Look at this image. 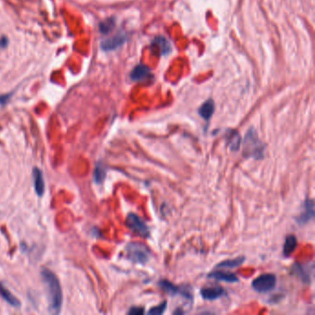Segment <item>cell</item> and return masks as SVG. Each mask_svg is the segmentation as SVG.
Listing matches in <instances>:
<instances>
[{
	"instance_id": "cell-17",
	"label": "cell",
	"mask_w": 315,
	"mask_h": 315,
	"mask_svg": "<svg viewBox=\"0 0 315 315\" xmlns=\"http://www.w3.org/2000/svg\"><path fill=\"white\" fill-rule=\"evenodd\" d=\"M0 295L9 303V305L16 308L20 306V300L14 295H12V293L6 289L2 284H0Z\"/></svg>"
},
{
	"instance_id": "cell-13",
	"label": "cell",
	"mask_w": 315,
	"mask_h": 315,
	"mask_svg": "<svg viewBox=\"0 0 315 315\" xmlns=\"http://www.w3.org/2000/svg\"><path fill=\"white\" fill-rule=\"evenodd\" d=\"M208 278L216 279V280L224 281L228 283H235L238 282V278L235 274L230 272L214 271L211 272L208 275Z\"/></svg>"
},
{
	"instance_id": "cell-3",
	"label": "cell",
	"mask_w": 315,
	"mask_h": 315,
	"mask_svg": "<svg viewBox=\"0 0 315 315\" xmlns=\"http://www.w3.org/2000/svg\"><path fill=\"white\" fill-rule=\"evenodd\" d=\"M126 253L128 258L135 263L144 264L149 261V249L141 243L138 242H131L126 247Z\"/></svg>"
},
{
	"instance_id": "cell-8",
	"label": "cell",
	"mask_w": 315,
	"mask_h": 315,
	"mask_svg": "<svg viewBox=\"0 0 315 315\" xmlns=\"http://www.w3.org/2000/svg\"><path fill=\"white\" fill-rule=\"evenodd\" d=\"M127 40V35L124 33H119L117 35L113 36L112 38H108L106 40H104L101 44L102 48L105 51H111L115 50L116 48L121 46Z\"/></svg>"
},
{
	"instance_id": "cell-24",
	"label": "cell",
	"mask_w": 315,
	"mask_h": 315,
	"mask_svg": "<svg viewBox=\"0 0 315 315\" xmlns=\"http://www.w3.org/2000/svg\"><path fill=\"white\" fill-rule=\"evenodd\" d=\"M9 98V96H2V97H0V104L3 105L5 103H7V101H8Z\"/></svg>"
},
{
	"instance_id": "cell-5",
	"label": "cell",
	"mask_w": 315,
	"mask_h": 315,
	"mask_svg": "<svg viewBox=\"0 0 315 315\" xmlns=\"http://www.w3.org/2000/svg\"><path fill=\"white\" fill-rule=\"evenodd\" d=\"M276 277L273 274H263L253 281V289L259 293H266L275 289Z\"/></svg>"
},
{
	"instance_id": "cell-11",
	"label": "cell",
	"mask_w": 315,
	"mask_h": 315,
	"mask_svg": "<svg viewBox=\"0 0 315 315\" xmlns=\"http://www.w3.org/2000/svg\"><path fill=\"white\" fill-rule=\"evenodd\" d=\"M152 46L155 49L158 48L160 56H165L172 51V46L169 43V41L163 36L156 37L152 42Z\"/></svg>"
},
{
	"instance_id": "cell-18",
	"label": "cell",
	"mask_w": 315,
	"mask_h": 315,
	"mask_svg": "<svg viewBox=\"0 0 315 315\" xmlns=\"http://www.w3.org/2000/svg\"><path fill=\"white\" fill-rule=\"evenodd\" d=\"M245 257L239 256V257H236L235 259H231V260H227V261L221 262L216 267L217 268H235L237 266H240L242 263L245 262Z\"/></svg>"
},
{
	"instance_id": "cell-7",
	"label": "cell",
	"mask_w": 315,
	"mask_h": 315,
	"mask_svg": "<svg viewBox=\"0 0 315 315\" xmlns=\"http://www.w3.org/2000/svg\"><path fill=\"white\" fill-rule=\"evenodd\" d=\"M315 218V202L313 199H307L303 212L298 216L297 221L299 225H305Z\"/></svg>"
},
{
	"instance_id": "cell-20",
	"label": "cell",
	"mask_w": 315,
	"mask_h": 315,
	"mask_svg": "<svg viewBox=\"0 0 315 315\" xmlns=\"http://www.w3.org/2000/svg\"><path fill=\"white\" fill-rule=\"evenodd\" d=\"M105 174H106V171H105V166H103L102 163H98L94 173L95 181L97 183H102L105 178Z\"/></svg>"
},
{
	"instance_id": "cell-14",
	"label": "cell",
	"mask_w": 315,
	"mask_h": 315,
	"mask_svg": "<svg viewBox=\"0 0 315 315\" xmlns=\"http://www.w3.org/2000/svg\"><path fill=\"white\" fill-rule=\"evenodd\" d=\"M215 110H216V105L214 100L208 99L200 106L198 113L201 116V118H203L206 121H209L215 113Z\"/></svg>"
},
{
	"instance_id": "cell-25",
	"label": "cell",
	"mask_w": 315,
	"mask_h": 315,
	"mask_svg": "<svg viewBox=\"0 0 315 315\" xmlns=\"http://www.w3.org/2000/svg\"><path fill=\"white\" fill-rule=\"evenodd\" d=\"M174 314H175V315H177V314H180V315H181V314H183V311H176Z\"/></svg>"
},
{
	"instance_id": "cell-4",
	"label": "cell",
	"mask_w": 315,
	"mask_h": 315,
	"mask_svg": "<svg viewBox=\"0 0 315 315\" xmlns=\"http://www.w3.org/2000/svg\"><path fill=\"white\" fill-rule=\"evenodd\" d=\"M127 227L141 237H148L150 236V229L146 223L135 214H129L126 219Z\"/></svg>"
},
{
	"instance_id": "cell-2",
	"label": "cell",
	"mask_w": 315,
	"mask_h": 315,
	"mask_svg": "<svg viewBox=\"0 0 315 315\" xmlns=\"http://www.w3.org/2000/svg\"><path fill=\"white\" fill-rule=\"evenodd\" d=\"M265 145L259 138L258 133L254 128H250L246 132L242 142V155L245 158L263 159L264 157Z\"/></svg>"
},
{
	"instance_id": "cell-10",
	"label": "cell",
	"mask_w": 315,
	"mask_h": 315,
	"mask_svg": "<svg viewBox=\"0 0 315 315\" xmlns=\"http://www.w3.org/2000/svg\"><path fill=\"white\" fill-rule=\"evenodd\" d=\"M225 138L227 141V146L231 151L236 152L240 148L241 145V137L239 133L235 130H228L225 134Z\"/></svg>"
},
{
	"instance_id": "cell-6",
	"label": "cell",
	"mask_w": 315,
	"mask_h": 315,
	"mask_svg": "<svg viewBox=\"0 0 315 315\" xmlns=\"http://www.w3.org/2000/svg\"><path fill=\"white\" fill-rule=\"evenodd\" d=\"M160 289H163L166 294L170 296H177V295H182L187 298L192 299V293L184 288H179L177 286H175L171 282L167 280L159 281L158 283Z\"/></svg>"
},
{
	"instance_id": "cell-12",
	"label": "cell",
	"mask_w": 315,
	"mask_h": 315,
	"mask_svg": "<svg viewBox=\"0 0 315 315\" xmlns=\"http://www.w3.org/2000/svg\"><path fill=\"white\" fill-rule=\"evenodd\" d=\"M226 294L225 289L221 287H213V288H204L201 289V298L206 300H215L221 298Z\"/></svg>"
},
{
	"instance_id": "cell-23",
	"label": "cell",
	"mask_w": 315,
	"mask_h": 315,
	"mask_svg": "<svg viewBox=\"0 0 315 315\" xmlns=\"http://www.w3.org/2000/svg\"><path fill=\"white\" fill-rule=\"evenodd\" d=\"M143 314H144V309L140 307H132L128 312V315H140Z\"/></svg>"
},
{
	"instance_id": "cell-15",
	"label": "cell",
	"mask_w": 315,
	"mask_h": 315,
	"mask_svg": "<svg viewBox=\"0 0 315 315\" xmlns=\"http://www.w3.org/2000/svg\"><path fill=\"white\" fill-rule=\"evenodd\" d=\"M33 177H34L35 193L38 196L42 197L44 193V180L43 172L38 167H35L34 171H33Z\"/></svg>"
},
{
	"instance_id": "cell-9",
	"label": "cell",
	"mask_w": 315,
	"mask_h": 315,
	"mask_svg": "<svg viewBox=\"0 0 315 315\" xmlns=\"http://www.w3.org/2000/svg\"><path fill=\"white\" fill-rule=\"evenodd\" d=\"M130 78L133 81H138V82L147 80L150 78H152L151 70L148 67L139 64L132 70L130 74Z\"/></svg>"
},
{
	"instance_id": "cell-21",
	"label": "cell",
	"mask_w": 315,
	"mask_h": 315,
	"mask_svg": "<svg viewBox=\"0 0 315 315\" xmlns=\"http://www.w3.org/2000/svg\"><path fill=\"white\" fill-rule=\"evenodd\" d=\"M115 20L113 18L111 19H107L105 21H103L101 24H100V32L102 34H108L110 33L115 27Z\"/></svg>"
},
{
	"instance_id": "cell-1",
	"label": "cell",
	"mask_w": 315,
	"mask_h": 315,
	"mask_svg": "<svg viewBox=\"0 0 315 315\" xmlns=\"http://www.w3.org/2000/svg\"><path fill=\"white\" fill-rule=\"evenodd\" d=\"M47 292L49 309L52 314H59L63 303L61 286L58 276L48 269H43L41 273Z\"/></svg>"
},
{
	"instance_id": "cell-22",
	"label": "cell",
	"mask_w": 315,
	"mask_h": 315,
	"mask_svg": "<svg viewBox=\"0 0 315 315\" xmlns=\"http://www.w3.org/2000/svg\"><path fill=\"white\" fill-rule=\"evenodd\" d=\"M166 307H167V302L166 301H163L162 303H160L158 306L154 307L150 310L148 312L149 315H163L166 311Z\"/></svg>"
},
{
	"instance_id": "cell-16",
	"label": "cell",
	"mask_w": 315,
	"mask_h": 315,
	"mask_svg": "<svg viewBox=\"0 0 315 315\" xmlns=\"http://www.w3.org/2000/svg\"><path fill=\"white\" fill-rule=\"evenodd\" d=\"M297 247V238L294 235H289L285 239V243L283 246V254L286 257H289L293 252L296 250Z\"/></svg>"
},
{
	"instance_id": "cell-19",
	"label": "cell",
	"mask_w": 315,
	"mask_h": 315,
	"mask_svg": "<svg viewBox=\"0 0 315 315\" xmlns=\"http://www.w3.org/2000/svg\"><path fill=\"white\" fill-rule=\"evenodd\" d=\"M292 271H293L294 274H296L299 278H301L302 280L304 281L305 283H309L310 282L311 276H310V272H309V270L307 272V266H302L299 263H296L292 267Z\"/></svg>"
}]
</instances>
